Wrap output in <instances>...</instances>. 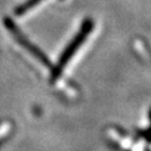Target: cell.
Returning <instances> with one entry per match:
<instances>
[{"mask_svg":"<svg viewBox=\"0 0 151 151\" xmlns=\"http://www.w3.org/2000/svg\"><path fill=\"white\" fill-rule=\"evenodd\" d=\"M92 29H93V22H92L91 19L84 20L80 32L76 34L75 37L73 38L70 40V43L66 46V48L64 49V52L60 55L57 64L52 68V81H55L62 74V72H63L64 67L66 66V64L72 60V57L74 56L76 50L83 45V43L85 42L87 36L91 34Z\"/></svg>","mask_w":151,"mask_h":151,"instance_id":"obj_1","label":"cell"},{"mask_svg":"<svg viewBox=\"0 0 151 151\" xmlns=\"http://www.w3.org/2000/svg\"><path fill=\"white\" fill-rule=\"evenodd\" d=\"M4 24H5L6 28L10 32V34L14 36V38L18 42V44H19L20 46H22L25 49H27L28 52H29L32 56H35L42 64H44L45 66H47L50 70L53 68L52 63H50V60H48V57L44 54L43 52L38 48L36 45H34L32 42H29V39L22 34V30L17 27L16 25H15V22H12L10 18H8V17H7V18H4Z\"/></svg>","mask_w":151,"mask_h":151,"instance_id":"obj_2","label":"cell"},{"mask_svg":"<svg viewBox=\"0 0 151 151\" xmlns=\"http://www.w3.org/2000/svg\"><path fill=\"white\" fill-rule=\"evenodd\" d=\"M40 1H43V0H27L22 5L17 7L16 9H15V14H16L17 16H22L25 12H27L28 10H30L32 8H34L35 6H37Z\"/></svg>","mask_w":151,"mask_h":151,"instance_id":"obj_3","label":"cell"}]
</instances>
